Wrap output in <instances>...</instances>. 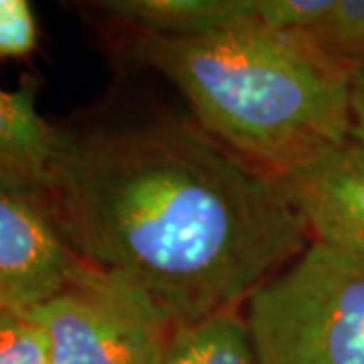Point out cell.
I'll list each match as a JSON object with an SVG mask.
<instances>
[{
  "label": "cell",
  "mask_w": 364,
  "mask_h": 364,
  "mask_svg": "<svg viewBox=\"0 0 364 364\" xmlns=\"http://www.w3.org/2000/svg\"><path fill=\"white\" fill-rule=\"evenodd\" d=\"M90 265L33 196L0 178V291L11 308L59 296Z\"/></svg>",
  "instance_id": "cell-5"
},
{
  "label": "cell",
  "mask_w": 364,
  "mask_h": 364,
  "mask_svg": "<svg viewBox=\"0 0 364 364\" xmlns=\"http://www.w3.org/2000/svg\"><path fill=\"white\" fill-rule=\"evenodd\" d=\"M350 140L364 146V63L350 77Z\"/></svg>",
  "instance_id": "cell-14"
},
{
  "label": "cell",
  "mask_w": 364,
  "mask_h": 364,
  "mask_svg": "<svg viewBox=\"0 0 364 364\" xmlns=\"http://www.w3.org/2000/svg\"><path fill=\"white\" fill-rule=\"evenodd\" d=\"M2 308H11V306H9V301L4 298V294L0 291V310H2Z\"/></svg>",
  "instance_id": "cell-16"
},
{
  "label": "cell",
  "mask_w": 364,
  "mask_h": 364,
  "mask_svg": "<svg viewBox=\"0 0 364 364\" xmlns=\"http://www.w3.org/2000/svg\"><path fill=\"white\" fill-rule=\"evenodd\" d=\"M301 37L346 65H363L364 0H330L322 21Z\"/></svg>",
  "instance_id": "cell-10"
},
{
  "label": "cell",
  "mask_w": 364,
  "mask_h": 364,
  "mask_svg": "<svg viewBox=\"0 0 364 364\" xmlns=\"http://www.w3.org/2000/svg\"><path fill=\"white\" fill-rule=\"evenodd\" d=\"M186 330L196 364H259L247 322L237 308L186 326Z\"/></svg>",
  "instance_id": "cell-9"
},
{
  "label": "cell",
  "mask_w": 364,
  "mask_h": 364,
  "mask_svg": "<svg viewBox=\"0 0 364 364\" xmlns=\"http://www.w3.org/2000/svg\"><path fill=\"white\" fill-rule=\"evenodd\" d=\"M37 47V21L26 0H0V59H18Z\"/></svg>",
  "instance_id": "cell-13"
},
{
  "label": "cell",
  "mask_w": 364,
  "mask_h": 364,
  "mask_svg": "<svg viewBox=\"0 0 364 364\" xmlns=\"http://www.w3.org/2000/svg\"><path fill=\"white\" fill-rule=\"evenodd\" d=\"M35 93L33 83L14 91L0 87V178L45 208L57 128L37 112Z\"/></svg>",
  "instance_id": "cell-7"
},
{
  "label": "cell",
  "mask_w": 364,
  "mask_h": 364,
  "mask_svg": "<svg viewBox=\"0 0 364 364\" xmlns=\"http://www.w3.org/2000/svg\"><path fill=\"white\" fill-rule=\"evenodd\" d=\"M45 210L174 326L235 310L312 243L279 178L181 119L57 128Z\"/></svg>",
  "instance_id": "cell-1"
},
{
  "label": "cell",
  "mask_w": 364,
  "mask_h": 364,
  "mask_svg": "<svg viewBox=\"0 0 364 364\" xmlns=\"http://www.w3.org/2000/svg\"><path fill=\"white\" fill-rule=\"evenodd\" d=\"M259 364H364V259L312 241L247 299Z\"/></svg>",
  "instance_id": "cell-3"
},
{
  "label": "cell",
  "mask_w": 364,
  "mask_h": 364,
  "mask_svg": "<svg viewBox=\"0 0 364 364\" xmlns=\"http://www.w3.org/2000/svg\"><path fill=\"white\" fill-rule=\"evenodd\" d=\"M279 182L312 241L364 259L363 144H340Z\"/></svg>",
  "instance_id": "cell-6"
},
{
  "label": "cell",
  "mask_w": 364,
  "mask_h": 364,
  "mask_svg": "<svg viewBox=\"0 0 364 364\" xmlns=\"http://www.w3.org/2000/svg\"><path fill=\"white\" fill-rule=\"evenodd\" d=\"M132 59L181 91L196 124L275 178L350 140L356 67L257 23L200 37L132 31Z\"/></svg>",
  "instance_id": "cell-2"
},
{
  "label": "cell",
  "mask_w": 364,
  "mask_h": 364,
  "mask_svg": "<svg viewBox=\"0 0 364 364\" xmlns=\"http://www.w3.org/2000/svg\"><path fill=\"white\" fill-rule=\"evenodd\" d=\"M328 9L330 0H257V21L275 31L306 35Z\"/></svg>",
  "instance_id": "cell-12"
},
{
  "label": "cell",
  "mask_w": 364,
  "mask_h": 364,
  "mask_svg": "<svg viewBox=\"0 0 364 364\" xmlns=\"http://www.w3.org/2000/svg\"><path fill=\"white\" fill-rule=\"evenodd\" d=\"M25 312L43 332L51 364H160L176 328L146 294L93 265Z\"/></svg>",
  "instance_id": "cell-4"
},
{
  "label": "cell",
  "mask_w": 364,
  "mask_h": 364,
  "mask_svg": "<svg viewBox=\"0 0 364 364\" xmlns=\"http://www.w3.org/2000/svg\"><path fill=\"white\" fill-rule=\"evenodd\" d=\"M0 364H51L43 332L25 310H0Z\"/></svg>",
  "instance_id": "cell-11"
},
{
  "label": "cell",
  "mask_w": 364,
  "mask_h": 364,
  "mask_svg": "<svg viewBox=\"0 0 364 364\" xmlns=\"http://www.w3.org/2000/svg\"><path fill=\"white\" fill-rule=\"evenodd\" d=\"M130 31L200 37L257 23V0H107L93 4Z\"/></svg>",
  "instance_id": "cell-8"
},
{
  "label": "cell",
  "mask_w": 364,
  "mask_h": 364,
  "mask_svg": "<svg viewBox=\"0 0 364 364\" xmlns=\"http://www.w3.org/2000/svg\"><path fill=\"white\" fill-rule=\"evenodd\" d=\"M160 364H196L195 350L191 344V336L186 326H176L168 342V348L164 352V358Z\"/></svg>",
  "instance_id": "cell-15"
}]
</instances>
